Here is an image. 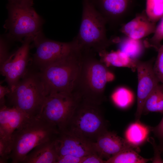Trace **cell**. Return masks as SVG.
I'll return each mask as SVG.
<instances>
[{"label": "cell", "mask_w": 163, "mask_h": 163, "mask_svg": "<svg viewBox=\"0 0 163 163\" xmlns=\"http://www.w3.org/2000/svg\"><path fill=\"white\" fill-rule=\"evenodd\" d=\"M34 37L25 38L21 46L11 54L0 66L1 74L5 77L11 91H12L25 74L29 66L30 51Z\"/></svg>", "instance_id": "obj_10"}, {"label": "cell", "mask_w": 163, "mask_h": 163, "mask_svg": "<svg viewBox=\"0 0 163 163\" xmlns=\"http://www.w3.org/2000/svg\"><path fill=\"white\" fill-rule=\"evenodd\" d=\"M33 0L9 2L7 8L8 18L4 27L6 37L10 42H22L28 37H34L42 31V18L33 6Z\"/></svg>", "instance_id": "obj_5"}, {"label": "cell", "mask_w": 163, "mask_h": 163, "mask_svg": "<svg viewBox=\"0 0 163 163\" xmlns=\"http://www.w3.org/2000/svg\"><path fill=\"white\" fill-rule=\"evenodd\" d=\"M82 12L76 39L82 50L101 53L110 44L106 35V21L90 0H82Z\"/></svg>", "instance_id": "obj_7"}, {"label": "cell", "mask_w": 163, "mask_h": 163, "mask_svg": "<svg viewBox=\"0 0 163 163\" xmlns=\"http://www.w3.org/2000/svg\"><path fill=\"white\" fill-rule=\"evenodd\" d=\"M31 47L36 52L31 58L30 65L40 71L79 49L75 37L69 42L56 41L46 38L41 31L34 37Z\"/></svg>", "instance_id": "obj_8"}, {"label": "cell", "mask_w": 163, "mask_h": 163, "mask_svg": "<svg viewBox=\"0 0 163 163\" xmlns=\"http://www.w3.org/2000/svg\"><path fill=\"white\" fill-rule=\"evenodd\" d=\"M152 127L136 121L130 124L126 129L125 139L130 144L138 147L147 140Z\"/></svg>", "instance_id": "obj_18"}, {"label": "cell", "mask_w": 163, "mask_h": 163, "mask_svg": "<svg viewBox=\"0 0 163 163\" xmlns=\"http://www.w3.org/2000/svg\"><path fill=\"white\" fill-rule=\"evenodd\" d=\"M26 0H8L9 2H18Z\"/></svg>", "instance_id": "obj_34"}, {"label": "cell", "mask_w": 163, "mask_h": 163, "mask_svg": "<svg viewBox=\"0 0 163 163\" xmlns=\"http://www.w3.org/2000/svg\"><path fill=\"white\" fill-rule=\"evenodd\" d=\"M120 50L132 59L137 60L136 59L141 54L143 47L138 40L130 38L124 40L120 44Z\"/></svg>", "instance_id": "obj_23"}, {"label": "cell", "mask_w": 163, "mask_h": 163, "mask_svg": "<svg viewBox=\"0 0 163 163\" xmlns=\"http://www.w3.org/2000/svg\"><path fill=\"white\" fill-rule=\"evenodd\" d=\"M80 103L72 93L50 94L46 97L38 117L53 124L60 131Z\"/></svg>", "instance_id": "obj_9"}, {"label": "cell", "mask_w": 163, "mask_h": 163, "mask_svg": "<svg viewBox=\"0 0 163 163\" xmlns=\"http://www.w3.org/2000/svg\"><path fill=\"white\" fill-rule=\"evenodd\" d=\"M107 21L115 19L126 9L129 0H90Z\"/></svg>", "instance_id": "obj_16"}, {"label": "cell", "mask_w": 163, "mask_h": 163, "mask_svg": "<svg viewBox=\"0 0 163 163\" xmlns=\"http://www.w3.org/2000/svg\"><path fill=\"white\" fill-rule=\"evenodd\" d=\"M79 72L72 93L80 103L101 106L105 101V89L113 75L107 66L96 57L92 51H81Z\"/></svg>", "instance_id": "obj_1"}, {"label": "cell", "mask_w": 163, "mask_h": 163, "mask_svg": "<svg viewBox=\"0 0 163 163\" xmlns=\"http://www.w3.org/2000/svg\"><path fill=\"white\" fill-rule=\"evenodd\" d=\"M11 90L8 86H6L0 84V107L6 104L5 97L11 92Z\"/></svg>", "instance_id": "obj_30"}, {"label": "cell", "mask_w": 163, "mask_h": 163, "mask_svg": "<svg viewBox=\"0 0 163 163\" xmlns=\"http://www.w3.org/2000/svg\"><path fill=\"white\" fill-rule=\"evenodd\" d=\"M95 151L99 156L107 160L120 152L127 149L140 152L139 147L134 146L116 133L107 130L102 134L94 142Z\"/></svg>", "instance_id": "obj_13"}, {"label": "cell", "mask_w": 163, "mask_h": 163, "mask_svg": "<svg viewBox=\"0 0 163 163\" xmlns=\"http://www.w3.org/2000/svg\"><path fill=\"white\" fill-rule=\"evenodd\" d=\"M111 100L117 107L125 109L132 104L134 99L133 92L129 90L121 87L117 89L111 96Z\"/></svg>", "instance_id": "obj_22"}, {"label": "cell", "mask_w": 163, "mask_h": 163, "mask_svg": "<svg viewBox=\"0 0 163 163\" xmlns=\"http://www.w3.org/2000/svg\"><path fill=\"white\" fill-rule=\"evenodd\" d=\"M9 41L8 39L1 36L0 40V66L9 57L11 53L9 52Z\"/></svg>", "instance_id": "obj_26"}, {"label": "cell", "mask_w": 163, "mask_h": 163, "mask_svg": "<svg viewBox=\"0 0 163 163\" xmlns=\"http://www.w3.org/2000/svg\"><path fill=\"white\" fill-rule=\"evenodd\" d=\"M55 144L58 157L71 155L83 157L97 154L94 142L62 132H59L57 136Z\"/></svg>", "instance_id": "obj_12"}, {"label": "cell", "mask_w": 163, "mask_h": 163, "mask_svg": "<svg viewBox=\"0 0 163 163\" xmlns=\"http://www.w3.org/2000/svg\"><path fill=\"white\" fill-rule=\"evenodd\" d=\"M28 117L15 107L6 105L0 107V139L11 143L14 132Z\"/></svg>", "instance_id": "obj_14"}, {"label": "cell", "mask_w": 163, "mask_h": 163, "mask_svg": "<svg viewBox=\"0 0 163 163\" xmlns=\"http://www.w3.org/2000/svg\"><path fill=\"white\" fill-rule=\"evenodd\" d=\"M154 60L143 62L137 60L138 84L136 121H139L142 115L145 102L149 94L160 82L153 70Z\"/></svg>", "instance_id": "obj_11"}, {"label": "cell", "mask_w": 163, "mask_h": 163, "mask_svg": "<svg viewBox=\"0 0 163 163\" xmlns=\"http://www.w3.org/2000/svg\"><path fill=\"white\" fill-rule=\"evenodd\" d=\"M105 161L97 154L94 153L83 157L81 163H105Z\"/></svg>", "instance_id": "obj_29"}, {"label": "cell", "mask_w": 163, "mask_h": 163, "mask_svg": "<svg viewBox=\"0 0 163 163\" xmlns=\"http://www.w3.org/2000/svg\"><path fill=\"white\" fill-rule=\"evenodd\" d=\"M152 158H146L140 155L134 149H129L123 150L109 159L105 163H145Z\"/></svg>", "instance_id": "obj_20"}, {"label": "cell", "mask_w": 163, "mask_h": 163, "mask_svg": "<svg viewBox=\"0 0 163 163\" xmlns=\"http://www.w3.org/2000/svg\"><path fill=\"white\" fill-rule=\"evenodd\" d=\"M146 11L152 21H158L163 16V0H147Z\"/></svg>", "instance_id": "obj_24"}, {"label": "cell", "mask_w": 163, "mask_h": 163, "mask_svg": "<svg viewBox=\"0 0 163 163\" xmlns=\"http://www.w3.org/2000/svg\"><path fill=\"white\" fill-rule=\"evenodd\" d=\"M163 40V18L156 28L154 34L151 40L150 45L158 51L161 46V42Z\"/></svg>", "instance_id": "obj_27"}, {"label": "cell", "mask_w": 163, "mask_h": 163, "mask_svg": "<svg viewBox=\"0 0 163 163\" xmlns=\"http://www.w3.org/2000/svg\"><path fill=\"white\" fill-rule=\"evenodd\" d=\"M152 131L160 142L163 140V117L157 126L155 127H152Z\"/></svg>", "instance_id": "obj_32"}, {"label": "cell", "mask_w": 163, "mask_h": 163, "mask_svg": "<svg viewBox=\"0 0 163 163\" xmlns=\"http://www.w3.org/2000/svg\"><path fill=\"white\" fill-rule=\"evenodd\" d=\"M163 114V84L159 83L146 99L143 106L142 114L150 112Z\"/></svg>", "instance_id": "obj_19"}, {"label": "cell", "mask_w": 163, "mask_h": 163, "mask_svg": "<svg viewBox=\"0 0 163 163\" xmlns=\"http://www.w3.org/2000/svg\"><path fill=\"white\" fill-rule=\"evenodd\" d=\"M80 49L40 71L46 96L72 93L80 71Z\"/></svg>", "instance_id": "obj_4"}, {"label": "cell", "mask_w": 163, "mask_h": 163, "mask_svg": "<svg viewBox=\"0 0 163 163\" xmlns=\"http://www.w3.org/2000/svg\"><path fill=\"white\" fill-rule=\"evenodd\" d=\"M158 51V55L153 65V70L160 82L163 84V45Z\"/></svg>", "instance_id": "obj_25"}, {"label": "cell", "mask_w": 163, "mask_h": 163, "mask_svg": "<svg viewBox=\"0 0 163 163\" xmlns=\"http://www.w3.org/2000/svg\"><path fill=\"white\" fill-rule=\"evenodd\" d=\"M55 139L36 146L21 163H56L58 156L55 145Z\"/></svg>", "instance_id": "obj_15"}, {"label": "cell", "mask_w": 163, "mask_h": 163, "mask_svg": "<svg viewBox=\"0 0 163 163\" xmlns=\"http://www.w3.org/2000/svg\"><path fill=\"white\" fill-rule=\"evenodd\" d=\"M100 106L80 103L59 132L92 142L107 130Z\"/></svg>", "instance_id": "obj_6"}, {"label": "cell", "mask_w": 163, "mask_h": 163, "mask_svg": "<svg viewBox=\"0 0 163 163\" xmlns=\"http://www.w3.org/2000/svg\"><path fill=\"white\" fill-rule=\"evenodd\" d=\"M155 29L154 24L139 16L126 24L124 27L123 31L129 38L139 40L154 32Z\"/></svg>", "instance_id": "obj_17"}, {"label": "cell", "mask_w": 163, "mask_h": 163, "mask_svg": "<svg viewBox=\"0 0 163 163\" xmlns=\"http://www.w3.org/2000/svg\"><path fill=\"white\" fill-rule=\"evenodd\" d=\"M83 157L71 155L61 156L58 157L56 163H81Z\"/></svg>", "instance_id": "obj_28"}, {"label": "cell", "mask_w": 163, "mask_h": 163, "mask_svg": "<svg viewBox=\"0 0 163 163\" xmlns=\"http://www.w3.org/2000/svg\"><path fill=\"white\" fill-rule=\"evenodd\" d=\"M106 66L111 65L119 67H126L132 71L136 69L137 60H134L120 50L110 53L105 58Z\"/></svg>", "instance_id": "obj_21"}, {"label": "cell", "mask_w": 163, "mask_h": 163, "mask_svg": "<svg viewBox=\"0 0 163 163\" xmlns=\"http://www.w3.org/2000/svg\"><path fill=\"white\" fill-rule=\"evenodd\" d=\"M150 142L152 145L154 151V155L152 158V163H163V159L161 157L160 154L161 153L159 150L158 145H156L155 140L151 138Z\"/></svg>", "instance_id": "obj_31"}, {"label": "cell", "mask_w": 163, "mask_h": 163, "mask_svg": "<svg viewBox=\"0 0 163 163\" xmlns=\"http://www.w3.org/2000/svg\"><path fill=\"white\" fill-rule=\"evenodd\" d=\"M158 146L160 150L162 152L163 151V140L160 142V144Z\"/></svg>", "instance_id": "obj_33"}, {"label": "cell", "mask_w": 163, "mask_h": 163, "mask_svg": "<svg viewBox=\"0 0 163 163\" xmlns=\"http://www.w3.org/2000/svg\"><path fill=\"white\" fill-rule=\"evenodd\" d=\"M6 97L7 106L19 109L29 117H38L46 97L40 71L29 65L24 76Z\"/></svg>", "instance_id": "obj_3"}, {"label": "cell", "mask_w": 163, "mask_h": 163, "mask_svg": "<svg viewBox=\"0 0 163 163\" xmlns=\"http://www.w3.org/2000/svg\"><path fill=\"white\" fill-rule=\"evenodd\" d=\"M161 153H162V154H163V151H162V152Z\"/></svg>", "instance_id": "obj_35"}, {"label": "cell", "mask_w": 163, "mask_h": 163, "mask_svg": "<svg viewBox=\"0 0 163 163\" xmlns=\"http://www.w3.org/2000/svg\"><path fill=\"white\" fill-rule=\"evenodd\" d=\"M59 133L56 127L40 117H28L12 135L11 163H21L35 147L55 139Z\"/></svg>", "instance_id": "obj_2"}]
</instances>
